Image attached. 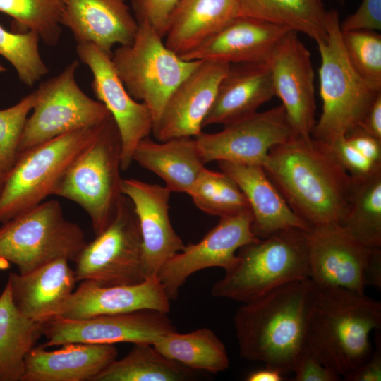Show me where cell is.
Returning <instances> with one entry per match:
<instances>
[{"label":"cell","instance_id":"1","mask_svg":"<svg viewBox=\"0 0 381 381\" xmlns=\"http://www.w3.org/2000/svg\"><path fill=\"white\" fill-rule=\"evenodd\" d=\"M262 167L291 209L310 227L342 223L351 177L329 145L295 135L274 146Z\"/></svg>","mask_w":381,"mask_h":381},{"label":"cell","instance_id":"2","mask_svg":"<svg viewBox=\"0 0 381 381\" xmlns=\"http://www.w3.org/2000/svg\"><path fill=\"white\" fill-rule=\"evenodd\" d=\"M313 283L305 346L347 380L373 351L370 334L380 328L381 303L364 293Z\"/></svg>","mask_w":381,"mask_h":381},{"label":"cell","instance_id":"3","mask_svg":"<svg viewBox=\"0 0 381 381\" xmlns=\"http://www.w3.org/2000/svg\"><path fill=\"white\" fill-rule=\"evenodd\" d=\"M313 286L310 279L294 281L243 303L234 316L241 357L292 373L306 346Z\"/></svg>","mask_w":381,"mask_h":381},{"label":"cell","instance_id":"4","mask_svg":"<svg viewBox=\"0 0 381 381\" xmlns=\"http://www.w3.org/2000/svg\"><path fill=\"white\" fill-rule=\"evenodd\" d=\"M237 257L212 286L213 296L244 303L286 283L310 279L308 230L277 231L241 247Z\"/></svg>","mask_w":381,"mask_h":381},{"label":"cell","instance_id":"5","mask_svg":"<svg viewBox=\"0 0 381 381\" xmlns=\"http://www.w3.org/2000/svg\"><path fill=\"white\" fill-rule=\"evenodd\" d=\"M327 37L317 42L322 113L312 137L327 145L361 124L381 94V88L365 81L351 64L341 39L339 13L327 11Z\"/></svg>","mask_w":381,"mask_h":381},{"label":"cell","instance_id":"6","mask_svg":"<svg viewBox=\"0 0 381 381\" xmlns=\"http://www.w3.org/2000/svg\"><path fill=\"white\" fill-rule=\"evenodd\" d=\"M121 142L112 118L102 122L90 143L75 159L53 195L80 206L88 214L95 235L113 220L121 192Z\"/></svg>","mask_w":381,"mask_h":381},{"label":"cell","instance_id":"7","mask_svg":"<svg viewBox=\"0 0 381 381\" xmlns=\"http://www.w3.org/2000/svg\"><path fill=\"white\" fill-rule=\"evenodd\" d=\"M87 242L83 229L68 220L56 200L43 201L0 226V260L25 274L51 261L75 262Z\"/></svg>","mask_w":381,"mask_h":381},{"label":"cell","instance_id":"8","mask_svg":"<svg viewBox=\"0 0 381 381\" xmlns=\"http://www.w3.org/2000/svg\"><path fill=\"white\" fill-rule=\"evenodd\" d=\"M99 125L68 132L20 153L0 194V223L53 195L69 167L94 139Z\"/></svg>","mask_w":381,"mask_h":381},{"label":"cell","instance_id":"9","mask_svg":"<svg viewBox=\"0 0 381 381\" xmlns=\"http://www.w3.org/2000/svg\"><path fill=\"white\" fill-rule=\"evenodd\" d=\"M162 39L149 26L138 25L132 43L119 46L111 56L128 92L149 108L153 127L172 92L200 61L183 59Z\"/></svg>","mask_w":381,"mask_h":381},{"label":"cell","instance_id":"10","mask_svg":"<svg viewBox=\"0 0 381 381\" xmlns=\"http://www.w3.org/2000/svg\"><path fill=\"white\" fill-rule=\"evenodd\" d=\"M78 60L73 61L36 89V102L25 122L18 155L68 132L98 126L111 116L102 102L88 97L78 85Z\"/></svg>","mask_w":381,"mask_h":381},{"label":"cell","instance_id":"11","mask_svg":"<svg viewBox=\"0 0 381 381\" xmlns=\"http://www.w3.org/2000/svg\"><path fill=\"white\" fill-rule=\"evenodd\" d=\"M78 282L99 286L134 284L145 279L138 221L130 200L123 195L109 226L87 243L75 260Z\"/></svg>","mask_w":381,"mask_h":381},{"label":"cell","instance_id":"12","mask_svg":"<svg viewBox=\"0 0 381 381\" xmlns=\"http://www.w3.org/2000/svg\"><path fill=\"white\" fill-rule=\"evenodd\" d=\"M296 135L281 104L224 125L217 133L195 137L205 164L226 161L263 166L270 150Z\"/></svg>","mask_w":381,"mask_h":381},{"label":"cell","instance_id":"13","mask_svg":"<svg viewBox=\"0 0 381 381\" xmlns=\"http://www.w3.org/2000/svg\"><path fill=\"white\" fill-rule=\"evenodd\" d=\"M219 219L199 242L184 246L160 268L157 277L170 301L178 298L193 274L210 267L231 270L238 260V250L259 239L252 231L251 210Z\"/></svg>","mask_w":381,"mask_h":381},{"label":"cell","instance_id":"14","mask_svg":"<svg viewBox=\"0 0 381 381\" xmlns=\"http://www.w3.org/2000/svg\"><path fill=\"white\" fill-rule=\"evenodd\" d=\"M176 330L168 313L143 309L128 313L102 315L84 320L56 317L44 324L45 348L70 343L119 342L153 344Z\"/></svg>","mask_w":381,"mask_h":381},{"label":"cell","instance_id":"15","mask_svg":"<svg viewBox=\"0 0 381 381\" xmlns=\"http://www.w3.org/2000/svg\"><path fill=\"white\" fill-rule=\"evenodd\" d=\"M76 53L92 73L95 96L109 110L117 126L121 142V169L126 171L138 143L152 132L151 112L128 92L114 68L112 55L90 42L77 43Z\"/></svg>","mask_w":381,"mask_h":381},{"label":"cell","instance_id":"16","mask_svg":"<svg viewBox=\"0 0 381 381\" xmlns=\"http://www.w3.org/2000/svg\"><path fill=\"white\" fill-rule=\"evenodd\" d=\"M275 92L282 101L295 133L312 137L316 123L314 69L309 50L289 31L277 44L268 61Z\"/></svg>","mask_w":381,"mask_h":381},{"label":"cell","instance_id":"17","mask_svg":"<svg viewBox=\"0 0 381 381\" xmlns=\"http://www.w3.org/2000/svg\"><path fill=\"white\" fill-rule=\"evenodd\" d=\"M310 279L318 285L364 293L365 274L373 250L350 235L340 224L308 230Z\"/></svg>","mask_w":381,"mask_h":381},{"label":"cell","instance_id":"18","mask_svg":"<svg viewBox=\"0 0 381 381\" xmlns=\"http://www.w3.org/2000/svg\"><path fill=\"white\" fill-rule=\"evenodd\" d=\"M230 64L200 61L167 99L152 133L159 142L172 138H195L217 95Z\"/></svg>","mask_w":381,"mask_h":381},{"label":"cell","instance_id":"19","mask_svg":"<svg viewBox=\"0 0 381 381\" xmlns=\"http://www.w3.org/2000/svg\"><path fill=\"white\" fill-rule=\"evenodd\" d=\"M121 192L131 202L138 221L145 279L157 277L162 266L185 246L170 221L171 192L165 186L135 179H122Z\"/></svg>","mask_w":381,"mask_h":381},{"label":"cell","instance_id":"20","mask_svg":"<svg viewBox=\"0 0 381 381\" xmlns=\"http://www.w3.org/2000/svg\"><path fill=\"white\" fill-rule=\"evenodd\" d=\"M291 30L262 20L238 16L180 57L187 61H213L230 65L266 62L277 44Z\"/></svg>","mask_w":381,"mask_h":381},{"label":"cell","instance_id":"21","mask_svg":"<svg viewBox=\"0 0 381 381\" xmlns=\"http://www.w3.org/2000/svg\"><path fill=\"white\" fill-rule=\"evenodd\" d=\"M170 299L157 277L134 284L99 286L82 281L58 317L84 320L92 317L143 309L169 313Z\"/></svg>","mask_w":381,"mask_h":381},{"label":"cell","instance_id":"22","mask_svg":"<svg viewBox=\"0 0 381 381\" xmlns=\"http://www.w3.org/2000/svg\"><path fill=\"white\" fill-rule=\"evenodd\" d=\"M61 25L77 43L90 42L112 55L115 44H131L138 24L126 0H63Z\"/></svg>","mask_w":381,"mask_h":381},{"label":"cell","instance_id":"23","mask_svg":"<svg viewBox=\"0 0 381 381\" xmlns=\"http://www.w3.org/2000/svg\"><path fill=\"white\" fill-rule=\"evenodd\" d=\"M68 262L58 259L25 274L8 275L12 301L23 316L45 324L59 315L78 282Z\"/></svg>","mask_w":381,"mask_h":381},{"label":"cell","instance_id":"24","mask_svg":"<svg viewBox=\"0 0 381 381\" xmlns=\"http://www.w3.org/2000/svg\"><path fill=\"white\" fill-rule=\"evenodd\" d=\"M47 350L35 346L25 358L22 381H93L117 358L114 344L70 343Z\"/></svg>","mask_w":381,"mask_h":381},{"label":"cell","instance_id":"25","mask_svg":"<svg viewBox=\"0 0 381 381\" xmlns=\"http://www.w3.org/2000/svg\"><path fill=\"white\" fill-rule=\"evenodd\" d=\"M217 163L244 193L253 214L252 231L257 238H265L281 230L311 228L291 209L262 166Z\"/></svg>","mask_w":381,"mask_h":381},{"label":"cell","instance_id":"26","mask_svg":"<svg viewBox=\"0 0 381 381\" xmlns=\"http://www.w3.org/2000/svg\"><path fill=\"white\" fill-rule=\"evenodd\" d=\"M274 96L267 61L231 64L202 128L214 124L224 126L250 116Z\"/></svg>","mask_w":381,"mask_h":381},{"label":"cell","instance_id":"27","mask_svg":"<svg viewBox=\"0 0 381 381\" xmlns=\"http://www.w3.org/2000/svg\"><path fill=\"white\" fill-rule=\"evenodd\" d=\"M238 16L237 0H180L169 15L164 43L180 56Z\"/></svg>","mask_w":381,"mask_h":381},{"label":"cell","instance_id":"28","mask_svg":"<svg viewBox=\"0 0 381 381\" xmlns=\"http://www.w3.org/2000/svg\"><path fill=\"white\" fill-rule=\"evenodd\" d=\"M133 161L159 176L171 192L188 193L205 168L195 138H172L160 143L143 138Z\"/></svg>","mask_w":381,"mask_h":381},{"label":"cell","instance_id":"29","mask_svg":"<svg viewBox=\"0 0 381 381\" xmlns=\"http://www.w3.org/2000/svg\"><path fill=\"white\" fill-rule=\"evenodd\" d=\"M43 333L44 324L17 310L6 284L0 294V381H22L25 358Z\"/></svg>","mask_w":381,"mask_h":381},{"label":"cell","instance_id":"30","mask_svg":"<svg viewBox=\"0 0 381 381\" xmlns=\"http://www.w3.org/2000/svg\"><path fill=\"white\" fill-rule=\"evenodd\" d=\"M238 16L254 18L302 32L317 42L327 37L322 0H237Z\"/></svg>","mask_w":381,"mask_h":381},{"label":"cell","instance_id":"31","mask_svg":"<svg viewBox=\"0 0 381 381\" xmlns=\"http://www.w3.org/2000/svg\"><path fill=\"white\" fill-rule=\"evenodd\" d=\"M152 345L166 358L190 370L217 374L229 366L224 344L208 328L183 334L175 330L162 337Z\"/></svg>","mask_w":381,"mask_h":381},{"label":"cell","instance_id":"32","mask_svg":"<svg viewBox=\"0 0 381 381\" xmlns=\"http://www.w3.org/2000/svg\"><path fill=\"white\" fill-rule=\"evenodd\" d=\"M191 370L164 356L152 344H135L93 381H182L190 378Z\"/></svg>","mask_w":381,"mask_h":381},{"label":"cell","instance_id":"33","mask_svg":"<svg viewBox=\"0 0 381 381\" xmlns=\"http://www.w3.org/2000/svg\"><path fill=\"white\" fill-rule=\"evenodd\" d=\"M368 247H381V171L351 178L347 213L340 224Z\"/></svg>","mask_w":381,"mask_h":381},{"label":"cell","instance_id":"34","mask_svg":"<svg viewBox=\"0 0 381 381\" xmlns=\"http://www.w3.org/2000/svg\"><path fill=\"white\" fill-rule=\"evenodd\" d=\"M187 194L201 211L219 218L250 210L241 189L222 171L205 168Z\"/></svg>","mask_w":381,"mask_h":381},{"label":"cell","instance_id":"35","mask_svg":"<svg viewBox=\"0 0 381 381\" xmlns=\"http://www.w3.org/2000/svg\"><path fill=\"white\" fill-rule=\"evenodd\" d=\"M63 7V0H0V12L11 17L16 30L35 31L49 46L61 37Z\"/></svg>","mask_w":381,"mask_h":381},{"label":"cell","instance_id":"36","mask_svg":"<svg viewBox=\"0 0 381 381\" xmlns=\"http://www.w3.org/2000/svg\"><path fill=\"white\" fill-rule=\"evenodd\" d=\"M40 40L35 31L11 32L0 25V55L9 61L19 80L28 87L49 73L40 56Z\"/></svg>","mask_w":381,"mask_h":381},{"label":"cell","instance_id":"37","mask_svg":"<svg viewBox=\"0 0 381 381\" xmlns=\"http://www.w3.org/2000/svg\"><path fill=\"white\" fill-rule=\"evenodd\" d=\"M346 56L356 72L381 88V35L374 30L341 31Z\"/></svg>","mask_w":381,"mask_h":381},{"label":"cell","instance_id":"38","mask_svg":"<svg viewBox=\"0 0 381 381\" xmlns=\"http://www.w3.org/2000/svg\"><path fill=\"white\" fill-rule=\"evenodd\" d=\"M37 99L35 90L17 104L0 110V174L7 175L18 157V146Z\"/></svg>","mask_w":381,"mask_h":381},{"label":"cell","instance_id":"39","mask_svg":"<svg viewBox=\"0 0 381 381\" xmlns=\"http://www.w3.org/2000/svg\"><path fill=\"white\" fill-rule=\"evenodd\" d=\"M329 147L337 162L353 179L368 177L381 171V164L364 156L345 135L337 139Z\"/></svg>","mask_w":381,"mask_h":381},{"label":"cell","instance_id":"40","mask_svg":"<svg viewBox=\"0 0 381 381\" xmlns=\"http://www.w3.org/2000/svg\"><path fill=\"white\" fill-rule=\"evenodd\" d=\"M180 0H131L138 25H146L164 37L171 12Z\"/></svg>","mask_w":381,"mask_h":381},{"label":"cell","instance_id":"41","mask_svg":"<svg viewBox=\"0 0 381 381\" xmlns=\"http://www.w3.org/2000/svg\"><path fill=\"white\" fill-rule=\"evenodd\" d=\"M341 31L381 30V0H362L357 10L340 23Z\"/></svg>","mask_w":381,"mask_h":381},{"label":"cell","instance_id":"42","mask_svg":"<svg viewBox=\"0 0 381 381\" xmlns=\"http://www.w3.org/2000/svg\"><path fill=\"white\" fill-rule=\"evenodd\" d=\"M295 381H338L341 377L315 358L306 346L297 358L293 371Z\"/></svg>","mask_w":381,"mask_h":381},{"label":"cell","instance_id":"43","mask_svg":"<svg viewBox=\"0 0 381 381\" xmlns=\"http://www.w3.org/2000/svg\"><path fill=\"white\" fill-rule=\"evenodd\" d=\"M345 137L349 142L368 159L381 164V140L357 127Z\"/></svg>","mask_w":381,"mask_h":381},{"label":"cell","instance_id":"44","mask_svg":"<svg viewBox=\"0 0 381 381\" xmlns=\"http://www.w3.org/2000/svg\"><path fill=\"white\" fill-rule=\"evenodd\" d=\"M348 381H380L381 349L379 345L370 356L348 378Z\"/></svg>","mask_w":381,"mask_h":381},{"label":"cell","instance_id":"45","mask_svg":"<svg viewBox=\"0 0 381 381\" xmlns=\"http://www.w3.org/2000/svg\"><path fill=\"white\" fill-rule=\"evenodd\" d=\"M358 127L381 140V94L375 99Z\"/></svg>","mask_w":381,"mask_h":381},{"label":"cell","instance_id":"46","mask_svg":"<svg viewBox=\"0 0 381 381\" xmlns=\"http://www.w3.org/2000/svg\"><path fill=\"white\" fill-rule=\"evenodd\" d=\"M366 285L381 288V251L380 247L373 248L365 274Z\"/></svg>","mask_w":381,"mask_h":381},{"label":"cell","instance_id":"47","mask_svg":"<svg viewBox=\"0 0 381 381\" xmlns=\"http://www.w3.org/2000/svg\"><path fill=\"white\" fill-rule=\"evenodd\" d=\"M284 374L278 369L267 366L253 371L246 377L247 381H282Z\"/></svg>","mask_w":381,"mask_h":381},{"label":"cell","instance_id":"48","mask_svg":"<svg viewBox=\"0 0 381 381\" xmlns=\"http://www.w3.org/2000/svg\"><path fill=\"white\" fill-rule=\"evenodd\" d=\"M6 175L0 174V194L4 186V183L6 179Z\"/></svg>","mask_w":381,"mask_h":381},{"label":"cell","instance_id":"49","mask_svg":"<svg viewBox=\"0 0 381 381\" xmlns=\"http://www.w3.org/2000/svg\"><path fill=\"white\" fill-rule=\"evenodd\" d=\"M6 71V68L0 63V73H2Z\"/></svg>","mask_w":381,"mask_h":381},{"label":"cell","instance_id":"50","mask_svg":"<svg viewBox=\"0 0 381 381\" xmlns=\"http://www.w3.org/2000/svg\"><path fill=\"white\" fill-rule=\"evenodd\" d=\"M339 1V2L342 3V2H344L346 0H337Z\"/></svg>","mask_w":381,"mask_h":381},{"label":"cell","instance_id":"51","mask_svg":"<svg viewBox=\"0 0 381 381\" xmlns=\"http://www.w3.org/2000/svg\"><path fill=\"white\" fill-rule=\"evenodd\" d=\"M0 294H1V293H0Z\"/></svg>","mask_w":381,"mask_h":381}]
</instances>
